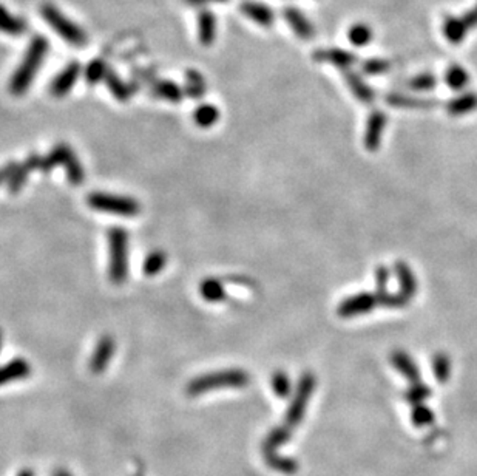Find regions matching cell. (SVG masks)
Masks as SVG:
<instances>
[{
  "mask_svg": "<svg viewBox=\"0 0 477 476\" xmlns=\"http://www.w3.org/2000/svg\"><path fill=\"white\" fill-rule=\"evenodd\" d=\"M272 388H274L275 395L280 397H286L291 393V380L286 376V373L277 371L272 378Z\"/></svg>",
  "mask_w": 477,
  "mask_h": 476,
  "instance_id": "40",
  "label": "cell"
},
{
  "mask_svg": "<svg viewBox=\"0 0 477 476\" xmlns=\"http://www.w3.org/2000/svg\"><path fill=\"white\" fill-rule=\"evenodd\" d=\"M115 350H116V345H115L113 337H110V336L102 337L95 348V353H93L91 356V361H90L91 371L96 374L104 371L107 368V365L110 363V361H112Z\"/></svg>",
  "mask_w": 477,
  "mask_h": 476,
  "instance_id": "10",
  "label": "cell"
},
{
  "mask_svg": "<svg viewBox=\"0 0 477 476\" xmlns=\"http://www.w3.org/2000/svg\"><path fill=\"white\" fill-rule=\"evenodd\" d=\"M476 108H477V95L471 91L464 93V95L451 99L447 106V110L453 116L466 115Z\"/></svg>",
  "mask_w": 477,
  "mask_h": 476,
  "instance_id": "19",
  "label": "cell"
},
{
  "mask_svg": "<svg viewBox=\"0 0 477 476\" xmlns=\"http://www.w3.org/2000/svg\"><path fill=\"white\" fill-rule=\"evenodd\" d=\"M445 81L453 90H462L470 84V73L461 65H451L447 70Z\"/></svg>",
  "mask_w": 477,
  "mask_h": 476,
  "instance_id": "27",
  "label": "cell"
},
{
  "mask_svg": "<svg viewBox=\"0 0 477 476\" xmlns=\"http://www.w3.org/2000/svg\"><path fill=\"white\" fill-rule=\"evenodd\" d=\"M193 119L200 127H202V129H209V127L214 125L219 119V112L215 106L202 104L195 110Z\"/></svg>",
  "mask_w": 477,
  "mask_h": 476,
  "instance_id": "28",
  "label": "cell"
},
{
  "mask_svg": "<svg viewBox=\"0 0 477 476\" xmlns=\"http://www.w3.org/2000/svg\"><path fill=\"white\" fill-rule=\"evenodd\" d=\"M108 70H107V65L104 61H100V59H95V61H91L87 68H85V79H87L88 84H98L102 79H105Z\"/></svg>",
  "mask_w": 477,
  "mask_h": 476,
  "instance_id": "33",
  "label": "cell"
},
{
  "mask_svg": "<svg viewBox=\"0 0 477 476\" xmlns=\"http://www.w3.org/2000/svg\"><path fill=\"white\" fill-rule=\"evenodd\" d=\"M54 476H71L67 470H56Z\"/></svg>",
  "mask_w": 477,
  "mask_h": 476,
  "instance_id": "45",
  "label": "cell"
},
{
  "mask_svg": "<svg viewBox=\"0 0 477 476\" xmlns=\"http://www.w3.org/2000/svg\"><path fill=\"white\" fill-rule=\"evenodd\" d=\"M474 27H477V5L462 17H447L444 22V34L449 44L459 45Z\"/></svg>",
  "mask_w": 477,
  "mask_h": 476,
  "instance_id": "7",
  "label": "cell"
},
{
  "mask_svg": "<svg viewBox=\"0 0 477 476\" xmlns=\"http://www.w3.org/2000/svg\"><path fill=\"white\" fill-rule=\"evenodd\" d=\"M217 36V21L215 16L207 10H202L198 16V38L204 47L214 44Z\"/></svg>",
  "mask_w": 477,
  "mask_h": 476,
  "instance_id": "17",
  "label": "cell"
},
{
  "mask_svg": "<svg viewBox=\"0 0 477 476\" xmlns=\"http://www.w3.org/2000/svg\"><path fill=\"white\" fill-rule=\"evenodd\" d=\"M19 476H33V472L31 470H22L19 473Z\"/></svg>",
  "mask_w": 477,
  "mask_h": 476,
  "instance_id": "46",
  "label": "cell"
},
{
  "mask_svg": "<svg viewBox=\"0 0 477 476\" xmlns=\"http://www.w3.org/2000/svg\"><path fill=\"white\" fill-rule=\"evenodd\" d=\"M2 345H4V333L2 329H0V351H2Z\"/></svg>",
  "mask_w": 477,
  "mask_h": 476,
  "instance_id": "47",
  "label": "cell"
},
{
  "mask_svg": "<svg viewBox=\"0 0 477 476\" xmlns=\"http://www.w3.org/2000/svg\"><path fill=\"white\" fill-rule=\"evenodd\" d=\"M40 161H42V158L39 155H36V153H33V155H30L25 163L17 164L13 170L10 180H8V192L19 193L22 187L25 186V183H27L31 170L40 167Z\"/></svg>",
  "mask_w": 477,
  "mask_h": 476,
  "instance_id": "9",
  "label": "cell"
},
{
  "mask_svg": "<svg viewBox=\"0 0 477 476\" xmlns=\"http://www.w3.org/2000/svg\"><path fill=\"white\" fill-rule=\"evenodd\" d=\"M166 263H167V255L163 251H153L150 252L146 260H144V274L153 277L159 274L161 271L166 268Z\"/></svg>",
  "mask_w": 477,
  "mask_h": 476,
  "instance_id": "31",
  "label": "cell"
},
{
  "mask_svg": "<svg viewBox=\"0 0 477 476\" xmlns=\"http://www.w3.org/2000/svg\"><path fill=\"white\" fill-rule=\"evenodd\" d=\"M388 104L394 106V107H428L430 102L428 101H422V99H414L410 96H403V95H389L388 96Z\"/></svg>",
  "mask_w": 477,
  "mask_h": 476,
  "instance_id": "38",
  "label": "cell"
},
{
  "mask_svg": "<svg viewBox=\"0 0 477 476\" xmlns=\"http://www.w3.org/2000/svg\"><path fill=\"white\" fill-rule=\"evenodd\" d=\"M289 439H291V430H289L287 425H281V427L274 429L268 435L266 441L263 442V453L266 455L277 452V448L286 444Z\"/></svg>",
  "mask_w": 477,
  "mask_h": 476,
  "instance_id": "24",
  "label": "cell"
},
{
  "mask_svg": "<svg viewBox=\"0 0 477 476\" xmlns=\"http://www.w3.org/2000/svg\"><path fill=\"white\" fill-rule=\"evenodd\" d=\"M73 153V150L67 146V144H57V146L51 150L47 157L42 158L40 161V170L42 172H51L54 167L57 166H64L67 158L70 157Z\"/></svg>",
  "mask_w": 477,
  "mask_h": 476,
  "instance_id": "18",
  "label": "cell"
},
{
  "mask_svg": "<svg viewBox=\"0 0 477 476\" xmlns=\"http://www.w3.org/2000/svg\"><path fill=\"white\" fill-rule=\"evenodd\" d=\"M110 266L108 276L113 283L121 285L129 274V235L121 227H113L108 231Z\"/></svg>",
  "mask_w": 477,
  "mask_h": 476,
  "instance_id": "3",
  "label": "cell"
},
{
  "mask_svg": "<svg viewBox=\"0 0 477 476\" xmlns=\"http://www.w3.org/2000/svg\"><path fill=\"white\" fill-rule=\"evenodd\" d=\"M376 303H377V300L374 295L359 294V295L351 297V299H347L342 305H340L338 314L343 317L360 316V314L371 311L374 306H376Z\"/></svg>",
  "mask_w": 477,
  "mask_h": 476,
  "instance_id": "11",
  "label": "cell"
},
{
  "mask_svg": "<svg viewBox=\"0 0 477 476\" xmlns=\"http://www.w3.org/2000/svg\"><path fill=\"white\" fill-rule=\"evenodd\" d=\"M393 363L408 380L413 382V384H417V382L420 380V371L415 367L414 361L408 354L400 351L393 354Z\"/></svg>",
  "mask_w": 477,
  "mask_h": 476,
  "instance_id": "21",
  "label": "cell"
},
{
  "mask_svg": "<svg viewBox=\"0 0 477 476\" xmlns=\"http://www.w3.org/2000/svg\"><path fill=\"white\" fill-rule=\"evenodd\" d=\"M105 84H107V87L108 90L112 91V95L119 99V101H127L130 98L132 95V90L129 89V85H127L125 82H122V79L119 78V76L113 72H108L107 76H105Z\"/></svg>",
  "mask_w": 477,
  "mask_h": 476,
  "instance_id": "30",
  "label": "cell"
},
{
  "mask_svg": "<svg viewBox=\"0 0 477 476\" xmlns=\"http://www.w3.org/2000/svg\"><path fill=\"white\" fill-rule=\"evenodd\" d=\"M314 388H315V378L311 373H306L301 378L300 384H298L297 387L295 397L292 399L291 405H289L287 408L286 425L289 429L297 427V425L301 422L304 412H306V407H308L309 399L314 393Z\"/></svg>",
  "mask_w": 477,
  "mask_h": 476,
  "instance_id": "6",
  "label": "cell"
},
{
  "mask_svg": "<svg viewBox=\"0 0 477 476\" xmlns=\"http://www.w3.org/2000/svg\"><path fill=\"white\" fill-rule=\"evenodd\" d=\"M31 373L30 363L25 359H14L11 362H8L4 367H0V385L8 384V382H13L17 379H25L28 378Z\"/></svg>",
  "mask_w": 477,
  "mask_h": 476,
  "instance_id": "15",
  "label": "cell"
},
{
  "mask_svg": "<svg viewBox=\"0 0 477 476\" xmlns=\"http://www.w3.org/2000/svg\"><path fill=\"white\" fill-rule=\"evenodd\" d=\"M64 167H65V172H67V176H68V181H70L71 184L78 186V184H81L84 181V178H85L84 169H82V166L79 163V159L76 158L74 152L71 153L70 157L67 158Z\"/></svg>",
  "mask_w": 477,
  "mask_h": 476,
  "instance_id": "32",
  "label": "cell"
},
{
  "mask_svg": "<svg viewBox=\"0 0 477 476\" xmlns=\"http://www.w3.org/2000/svg\"><path fill=\"white\" fill-rule=\"evenodd\" d=\"M16 166H17L16 163H8L5 167L0 169V184L8 183V180H10V176H11Z\"/></svg>",
  "mask_w": 477,
  "mask_h": 476,
  "instance_id": "43",
  "label": "cell"
},
{
  "mask_svg": "<svg viewBox=\"0 0 477 476\" xmlns=\"http://www.w3.org/2000/svg\"><path fill=\"white\" fill-rule=\"evenodd\" d=\"M397 272H398L400 286H402V289L406 293V297L414 295L415 291H417V288H415L417 285H415V278L413 276V272L410 271V268L403 266V265H398Z\"/></svg>",
  "mask_w": 477,
  "mask_h": 476,
  "instance_id": "35",
  "label": "cell"
},
{
  "mask_svg": "<svg viewBox=\"0 0 477 476\" xmlns=\"http://www.w3.org/2000/svg\"><path fill=\"white\" fill-rule=\"evenodd\" d=\"M347 39L355 47H364V45L371 44L372 30L369 25H366L363 22H357L352 25L351 28H349Z\"/></svg>",
  "mask_w": 477,
  "mask_h": 476,
  "instance_id": "25",
  "label": "cell"
},
{
  "mask_svg": "<svg viewBox=\"0 0 477 476\" xmlns=\"http://www.w3.org/2000/svg\"><path fill=\"white\" fill-rule=\"evenodd\" d=\"M200 293H201L204 300L212 302V303L223 302L226 299L224 285L221 283V280H218V278L202 280V283L200 285Z\"/></svg>",
  "mask_w": 477,
  "mask_h": 476,
  "instance_id": "22",
  "label": "cell"
},
{
  "mask_svg": "<svg viewBox=\"0 0 477 476\" xmlns=\"http://www.w3.org/2000/svg\"><path fill=\"white\" fill-rule=\"evenodd\" d=\"M40 13L45 22H48L59 36L64 38L68 44L74 47H82L87 44V34L81 30V27L68 19V17H65L56 6L50 4L42 5Z\"/></svg>",
  "mask_w": 477,
  "mask_h": 476,
  "instance_id": "4",
  "label": "cell"
},
{
  "mask_svg": "<svg viewBox=\"0 0 477 476\" xmlns=\"http://www.w3.org/2000/svg\"><path fill=\"white\" fill-rule=\"evenodd\" d=\"M411 419H413L415 427H428V425H431L434 422V414L428 407H425L423 404H419V405H414L413 413H411Z\"/></svg>",
  "mask_w": 477,
  "mask_h": 476,
  "instance_id": "36",
  "label": "cell"
},
{
  "mask_svg": "<svg viewBox=\"0 0 477 476\" xmlns=\"http://www.w3.org/2000/svg\"><path fill=\"white\" fill-rule=\"evenodd\" d=\"M206 93V84L201 78V74L197 72L187 73V85H185V95L190 98H201Z\"/></svg>",
  "mask_w": 477,
  "mask_h": 476,
  "instance_id": "34",
  "label": "cell"
},
{
  "mask_svg": "<svg viewBox=\"0 0 477 476\" xmlns=\"http://www.w3.org/2000/svg\"><path fill=\"white\" fill-rule=\"evenodd\" d=\"M264 459H266V464L277 472L286 473V475H294L298 470L297 461H294V459H291V458L280 456L277 452L266 453V455H264Z\"/></svg>",
  "mask_w": 477,
  "mask_h": 476,
  "instance_id": "26",
  "label": "cell"
},
{
  "mask_svg": "<svg viewBox=\"0 0 477 476\" xmlns=\"http://www.w3.org/2000/svg\"><path fill=\"white\" fill-rule=\"evenodd\" d=\"M385 125H386L385 113L374 112L371 115V118L368 119V129H366V135H364L366 146H368L369 149L379 147L383 130H385Z\"/></svg>",
  "mask_w": 477,
  "mask_h": 476,
  "instance_id": "16",
  "label": "cell"
},
{
  "mask_svg": "<svg viewBox=\"0 0 477 476\" xmlns=\"http://www.w3.org/2000/svg\"><path fill=\"white\" fill-rule=\"evenodd\" d=\"M430 395H431V391H430L428 387H425L422 384H414L410 390L406 391L405 397H406L408 402H411L414 405H419V404H422L423 399H427Z\"/></svg>",
  "mask_w": 477,
  "mask_h": 476,
  "instance_id": "41",
  "label": "cell"
},
{
  "mask_svg": "<svg viewBox=\"0 0 477 476\" xmlns=\"http://www.w3.org/2000/svg\"><path fill=\"white\" fill-rule=\"evenodd\" d=\"M436 76L430 74V73H423L419 76H414V78L410 81V87L415 91H428L431 89L436 87Z\"/></svg>",
  "mask_w": 477,
  "mask_h": 476,
  "instance_id": "39",
  "label": "cell"
},
{
  "mask_svg": "<svg viewBox=\"0 0 477 476\" xmlns=\"http://www.w3.org/2000/svg\"><path fill=\"white\" fill-rule=\"evenodd\" d=\"M0 31L11 34V36H19L27 31V25L0 5Z\"/></svg>",
  "mask_w": 477,
  "mask_h": 476,
  "instance_id": "23",
  "label": "cell"
},
{
  "mask_svg": "<svg viewBox=\"0 0 477 476\" xmlns=\"http://www.w3.org/2000/svg\"><path fill=\"white\" fill-rule=\"evenodd\" d=\"M153 93L159 98L175 102V104L183 99V90L172 81H158L153 87Z\"/></svg>",
  "mask_w": 477,
  "mask_h": 476,
  "instance_id": "29",
  "label": "cell"
},
{
  "mask_svg": "<svg viewBox=\"0 0 477 476\" xmlns=\"http://www.w3.org/2000/svg\"><path fill=\"white\" fill-rule=\"evenodd\" d=\"M432 368H434V374H436V378L439 382H447L449 378V373H451V363L449 359L445 354H439L434 357V362H432Z\"/></svg>",
  "mask_w": 477,
  "mask_h": 476,
  "instance_id": "37",
  "label": "cell"
},
{
  "mask_svg": "<svg viewBox=\"0 0 477 476\" xmlns=\"http://www.w3.org/2000/svg\"><path fill=\"white\" fill-rule=\"evenodd\" d=\"M249 374L243 370H223L210 374H204L193 379L187 385V393L190 396H198L207 391H215L221 388H243L249 384Z\"/></svg>",
  "mask_w": 477,
  "mask_h": 476,
  "instance_id": "2",
  "label": "cell"
},
{
  "mask_svg": "<svg viewBox=\"0 0 477 476\" xmlns=\"http://www.w3.org/2000/svg\"><path fill=\"white\" fill-rule=\"evenodd\" d=\"M314 59L318 62H328L340 68H349L357 61V57L351 53V51H346L342 48L317 50L314 53Z\"/></svg>",
  "mask_w": 477,
  "mask_h": 476,
  "instance_id": "12",
  "label": "cell"
},
{
  "mask_svg": "<svg viewBox=\"0 0 477 476\" xmlns=\"http://www.w3.org/2000/svg\"><path fill=\"white\" fill-rule=\"evenodd\" d=\"M88 204L93 209L119 217H136L141 210L139 203L133 198L102 192L91 193L88 197Z\"/></svg>",
  "mask_w": 477,
  "mask_h": 476,
  "instance_id": "5",
  "label": "cell"
},
{
  "mask_svg": "<svg viewBox=\"0 0 477 476\" xmlns=\"http://www.w3.org/2000/svg\"><path fill=\"white\" fill-rule=\"evenodd\" d=\"M48 48H50L48 40L44 36L33 38L27 53H25L23 61L21 62L19 68L14 72L13 78L10 81L11 95L21 96L27 93L28 87L34 79V74L39 72L42 62H44Z\"/></svg>",
  "mask_w": 477,
  "mask_h": 476,
  "instance_id": "1",
  "label": "cell"
},
{
  "mask_svg": "<svg viewBox=\"0 0 477 476\" xmlns=\"http://www.w3.org/2000/svg\"><path fill=\"white\" fill-rule=\"evenodd\" d=\"M241 13L246 17H249V19L253 21L255 23L261 25V27H270V25L275 21L274 11H272L269 6L263 5L260 2H243Z\"/></svg>",
  "mask_w": 477,
  "mask_h": 476,
  "instance_id": "14",
  "label": "cell"
},
{
  "mask_svg": "<svg viewBox=\"0 0 477 476\" xmlns=\"http://www.w3.org/2000/svg\"><path fill=\"white\" fill-rule=\"evenodd\" d=\"M79 74H81L79 62L74 61V62L68 64L65 67V70L59 73L54 78V81L51 82V93H53V96L62 98L68 95V93L71 91L76 81H78Z\"/></svg>",
  "mask_w": 477,
  "mask_h": 476,
  "instance_id": "8",
  "label": "cell"
},
{
  "mask_svg": "<svg viewBox=\"0 0 477 476\" xmlns=\"http://www.w3.org/2000/svg\"><path fill=\"white\" fill-rule=\"evenodd\" d=\"M391 68V62L385 59H369L363 64V72L366 74H381Z\"/></svg>",
  "mask_w": 477,
  "mask_h": 476,
  "instance_id": "42",
  "label": "cell"
},
{
  "mask_svg": "<svg viewBox=\"0 0 477 476\" xmlns=\"http://www.w3.org/2000/svg\"><path fill=\"white\" fill-rule=\"evenodd\" d=\"M184 2L187 5H206V4H210V2H226V0H184Z\"/></svg>",
  "mask_w": 477,
  "mask_h": 476,
  "instance_id": "44",
  "label": "cell"
},
{
  "mask_svg": "<svg viewBox=\"0 0 477 476\" xmlns=\"http://www.w3.org/2000/svg\"><path fill=\"white\" fill-rule=\"evenodd\" d=\"M283 16H285L286 22L289 23V27L292 28V31L297 34L298 38H301V39L314 38V34H315L314 25L301 11H298L297 8H286Z\"/></svg>",
  "mask_w": 477,
  "mask_h": 476,
  "instance_id": "13",
  "label": "cell"
},
{
  "mask_svg": "<svg viewBox=\"0 0 477 476\" xmlns=\"http://www.w3.org/2000/svg\"><path fill=\"white\" fill-rule=\"evenodd\" d=\"M345 78H346L349 89L352 90L354 95L362 102H364V104H371V102L374 101V91L371 90L369 85L366 84L359 74L352 73V72H346Z\"/></svg>",
  "mask_w": 477,
  "mask_h": 476,
  "instance_id": "20",
  "label": "cell"
}]
</instances>
